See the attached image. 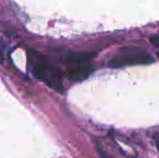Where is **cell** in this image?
Listing matches in <instances>:
<instances>
[{"instance_id":"6da1fadb","label":"cell","mask_w":159,"mask_h":158,"mask_svg":"<svg viewBox=\"0 0 159 158\" xmlns=\"http://www.w3.org/2000/svg\"><path fill=\"white\" fill-rule=\"evenodd\" d=\"M29 64L34 76L45 82L49 88L61 92L63 89L61 78L57 69L40 53L29 52Z\"/></svg>"},{"instance_id":"7a4b0ae2","label":"cell","mask_w":159,"mask_h":158,"mask_svg":"<svg viewBox=\"0 0 159 158\" xmlns=\"http://www.w3.org/2000/svg\"><path fill=\"white\" fill-rule=\"evenodd\" d=\"M154 62L153 57L142 48L125 47L118 50V53L108 63L111 68H121L128 65L149 64Z\"/></svg>"},{"instance_id":"3957f363","label":"cell","mask_w":159,"mask_h":158,"mask_svg":"<svg viewBox=\"0 0 159 158\" xmlns=\"http://www.w3.org/2000/svg\"><path fill=\"white\" fill-rule=\"evenodd\" d=\"M93 71H94V66L89 63H87L68 70L66 75L71 80H75V81L84 80L88 78Z\"/></svg>"},{"instance_id":"277c9868","label":"cell","mask_w":159,"mask_h":158,"mask_svg":"<svg viewBox=\"0 0 159 158\" xmlns=\"http://www.w3.org/2000/svg\"><path fill=\"white\" fill-rule=\"evenodd\" d=\"M95 56H96V52H89V51L71 52L66 56V60L69 62H83L93 59Z\"/></svg>"},{"instance_id":"5b68a950","label":"cell","mask_w":159,"mask_h":158,"mask_svg":"<svg viewBox=\"0 0 159 158\" xmlns=\"http://www.w3.org/2000/svg\"><path fill=\"white\" fill-rule=\"evenodd\" d=\"M150 41H151V43H152L156 47L159 48V34L153 35V36L151 37ZM157 57H158V59H159V51L157 52Z\"/></svg>"},{"instance_id":"8992f818","label":"cell","mask_w":159,"mask_h":158,"mask_svg":"<svg viewBox=\"0 0 159 158\" xmlns=\"http://www.w3.org/2000/svg\"><path fill=\"white\" fill-rule=\"evenodd\" d=\"M98 151H99V154H100L101 158H113L111 156H109L106 152H103V151L101 150V149H98Z\"/></svg>"},{"instance_id":"52a82bcc","label":"cell","mask_w":159,"mask_h":158,"mask_svg":"<svg viewBox=\"0 0 159 158\" xmlns=\"http://www.w3.org/2000/svg\"><path fill=\"white\" fill-rule=\"evenodd\" d=\"M156 144H157V149H158V152H159V142H158V140H156Z\"/></svg>"}]
</instances>
